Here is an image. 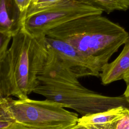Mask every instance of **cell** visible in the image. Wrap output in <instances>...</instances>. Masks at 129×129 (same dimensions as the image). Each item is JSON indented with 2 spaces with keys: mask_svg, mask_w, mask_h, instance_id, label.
<instances>
[{
  "mask_svg": "<svg viewBox=\"0 0 129 129\" xmlns=\"http://www.w3.org/2000/svg\"><path fill=\"white\" fill-rule=\"evenodd\" d=\"M45 37L33 36L23 27L12 37L11 46L0 57V97L23 99L33 92L48 57Z\"/></svg>",
  "mask_w": 129,
  "mask_h": 129,
  "instance_id": "1",
  "label": "cell"
},
{
  "mask_svg": "<svg viewBox=\"0 0 129 129\" xmlns=\"http://www.w3.org/2000/svg\"><path fill=\"white\" fill-rule=\"evenodd\" d=\"M45 35L69 43L84 55L95 59L102 69L129 36L124 28L102 14L74 19Z\"/></svg>",
  "mask_w": 129,
  "mask_h": 129,
  "instance_id": "2",
  "label": "cell"
},
{
  "mask_svg": "<svg viewBox=\"0 0 129 129\" xmlns=\"http://www.w3.org/2000/svg\"><path fill=\"white\" fill-rule=\"evenodd\" d=\"M73 74L47 80L38 79L33 93L73 109L82 116L123 106L129 108L124 97L108 96L89 90Z\"/></svg>",
  "mask_w": 129,
  "mask_h": 129,
  "instance_id": "3",
  "label": "cell"
},
{
  "mask_svg": "<svg viewBox=\"0 0 129 129\" xmlns=\"http://www.w3.org/2000/svg\"><path fill=\"white\" fill-rule=\"evenodd\" d=\"M0 98L4 100L14 120L34 129H67L78 122L76 113L66 110L61 104L51 100Z\"/></svg>",
  "mask_w": 129,
  "mask_h": 129,
  "instance_id": "4",
  "label": "cell"
},
{
  "mask_svg": "<svg viewBox=\"0 0 129 129\" xmlns=\"http://www.w3.org/2000/svg\"><path fill=\"white\" fill-rule=\"evenodd\" d=\"M103 11L87 0H63L52 7L24 18L23 27L33 36L45 35L49 30L74 19Z\"/></svg>",
  "mask_w": 129,
  "mask_h": 129,
  "instance_id": "5",
  "label": "cell"
},
{
  "mask_svg": "<svg viewBox=\"0 0 129 129\" xmlns=\"http://www.w3.org/2000/svg\"><path fill=\"white\" fill-rule=\"evenodd\" d=\"M47 48L53 53L61 63L78 78L100 77L102 68L94 58L84 55L69 43L45 35Z\"/></svg>",
  "mask_w": 129,
  "mask_h": 129,
  "instance_id": "6",
  "label": "cell"
},
{
  "mask_svg": "<svg viewBox=\"0 0 129 129\" xmlns=\"http://www.w3.org/2000/svg\"><path fill=\"white\" fill-rule=\"evenodd\" d=\"M25 15L15 0H0V32L17 34L23 27Z\"/></svg>",
  "mask_w": 129,
  "mask_h": 129,
  "instance_id": "7",
  "label": "cell"
},
{
  "mask_svg": "<svg viewBox=\"0 0 129 129\" xmlns=\"http://www.w3.org/2000/svg\"><path fill=\"white\" fill-rule=\"evenodd\" d=\"M128 107L121 106L105 111L82 116L78 123L87 129H115L120 118Z\"/></svg>",
  "mask_w": 129,
  "mask_h": 129,
  "instance_id": "8",
  "label": "cell"
},
{
  "mask_svg": "<svg viewBox=\"0 0 129 129\" xmlns=\"http://www.w3.org/2000/svg\"><path fill=\"white\" fill-rule=\"evenodd\" d=\"M129 72V36L118 56L102 68L100 77L103 85H106L123 79Z\"/></svg>",
  "mask_w": 129,
  "mask_h": 129,
  "instance_id": "9",
  "label": "cell"
},
{
  "mask_svg": "<svg viewBox=\"0 0 129 129\" xmlns=\"http://www.w3.org/2000/svg\"><path fill=\"white\" fill-rule=\"evenodd\" d=\"M87 1L107 14H110L115 11H126L129 9V0Z\"/></svg>",
  "mask_w": 129,
  "mask_h": 129,
  "instance_id": "10",
  "label": "cell"
},
{
  "mask_svg": "<svg viewBox=\"0 0 129 129\" xmlns=\"http://www.w3.org/2000/svg\"><path fill=\"white\" fill-rule=\"evenodd\" d=\"M62 1L63 0H36L33 1L26 12L25 18L50 8Z\"/></svg>",
  "mask_w": 129,
  "mask_h": 129,
  "instance_id": "11",
  "label": "cell"
},
{
  "mask_svg": "<svg viewBox=\"0 0 129 129\" xmlns=\"http://www.w3.org/2000/svg\"><path fill=\"white\" fill-rule=\"evenodd\" d=\"M12 36L0 32V57H2L8 50V45Z\"/></svg>",
  "mask_w": 129,
  "mask_h": 129,
  "instance_id": "12",
  "label": "cell"
},
{
  "mask_svg": "<svg viewBox=\"0 0 129 129\" xmlns=\"http://www.w3.org/2000/svg\"><path fill=\"white\" fill-rule=\"evenodd\" d=\"M0 129H34L15 120L0 121Z\"/></svg>",
  "mask_w": 129,
  "mask_h": 129,
  "instance_id": "13",
  "label": "cell"
},
{
  "mask_svg": "<svg viewBox=\"0 0 129 129\" xmlns=\"http://www.w3.org/2000/svg\"><path fill=\"white\" fill-rule=\"evenodd\" d=\"M115 129H129V108L118 120Z\"/></svg>",
  "mask_w": 129,
  "mask_h": 129,
  "instance_id": "14",
  "label": "cell"
},
{
  "mask_svg": "<svg viewBox=\"0 0 129 129\" xmlns=\"http://www.w3.org/2000/svg\"><path fill=\"white\" fill-rule=\"evenodd\" d=\"M19 9L24 15L30 6L32 0H15Z\"/></svg>",
  "mask_w": 129,
  "mask_h": 129,
  "instance_id": "15",
  "label": "cell"
},
{
  "mask_svg": "<svg viewBox=\"0 0 129 129\" xmlns=\"http://www.w3.org/2000/svg\"><path fill=\"white\" fill-rule=\"evenodd\" d=\"M123 96L129 105V83L126 84V88L123 93Z\"/></svg>",
  "mask_w": 129,
  "mask_h": 129,
  "instance_id": "16",
  "label": "cell"
},
{
  "mask_svg": "<svg viewBox=\"0 0 129 129\" xmlns=\"http://www.w3.org/2000/svg\"><path fill=\"white\" fill-rule=\"evenodd\" d=\"M67 129H87L86 127L77 123L76 124L68 127Z\"/></svg>",
  "mask_w": 129,
  "mask_h": 129,
  "instance_id": "17",
  "label": "cell"
},
{
  "mask_svg": "<svg viewBox=\"0 0 129 129\" xmlns=\"http://www.w3.org/2000/svg\"><path fill=\"white\" fill-rule=\"evenodd\" d=\"M123 80L124 81L126 84L129 83V72H128L124 76Z\"/></svg>",
  "mask_w": 129,
  "mask_h": 129,
  "instance_id": "18",
  "label": "cell"
},
{
  "mask_svg": "<svg viewBox=\"0 0 129 129\" xmlns=\"http://www.w3.org/2000/svg\"><path fill=\"white\" fill-rule=\"evenodd\" d=\"M36 1V0H32V2H33V1Z\"/></svg>",
  "mask_w": 129,
  "mask_h": 129,
  "instance_id": "19",
  "label": "cell"
}]
</instances>
